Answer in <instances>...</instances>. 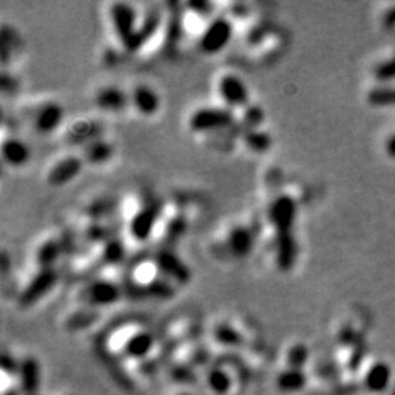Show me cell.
<instances>
[{
    "mask_svg": "<svg viewBox=\"0 0 395 395\" xmlns=\"http://www.w3.org/2000/svg\"><path fill=\"white\" fill-rule=\"evenodd\" d=\"M262 230V215L257 218L240 217L226 222L215 233L213 245L222 257H229L232 261L246 260L260 246Z\"/></svg>",
    "mask_w": 395,
    "mask_h": 395,
    "instance_id": "1",
    "label": "cell"
},
{
    "mask_svg": "<svg viewBox=\"0 0 395 395\" xmlns=\"http://www.w3.org/2000/svg\"><path fill=\"white\" fill-rule=\"evenodd\" d=\"M163 202L149 192H136L120 205L126 236L133 243L142 245L154 240Z\"/></svg>",
    "mask_w": 395,
    "mask_h": 395,
    "instance_id": "2",
    "label": "cell"
},
{
    "mask_svg": "<svg viewBox=\"0 0 395 395\" xmlns=\"http://www.w3.org/2000/svg\"><path fill=\"white\" fill-rule=\"evenodd\" d=\"M187 129L201 138H211L220 141L221 138L239 140L240 128L237 123L236 112L218 105H199L189 112L186 117Z\"/></svg>",
    "mask_w": 395,
    "mask_h": 395,
    "instance_id": "3",
    "label": "cell"
},
{
    "mask_svg": "<svg viewBox=\"0 0 395 395\" xmlns=\"http://www.w3.org/2000/svg\"><path fill=\"white\" fill-rule=\"evenodd\" d=\"M183 199H170L163 202L159 225L156 234H154L156 246L176 248L179 240L191 227L194 220V203L192 201Z\"/></svg>",
    "mask_w": 395,
    "mask_h": 395,
    "instance_id": "4",
    "label": "cell"
},
{
    "mask_svg": "<svg viewBox=\"0 0 395 395\" xmlns=\"http://www.w3.org/2000/svg\"><path fill=\"white\" fill-rule=\"evenodd\" d=\"M128 279L132 287L141 295L159 299H170L176 295L178 284L167 277V274L152 256L140 257L130 267Z\"/></svg>",
    "mask_w": 395,
    "mask_h": 395,
    "instance_id": "5",
    "label": "cell"
},
{
    "mask_svg": "<svg viewBox=\"0 0 395 395\" xmlns=\"http://www.w3.org/2000/svg\"><path fill=\"white\" fill-rule=\"evenodd\" d=\"M21 117L31 130L40 136H48L62 130L65 122V107L55 98H36L22 102Z\"/></svg>",
    "mask_w": 395,
    "mask_h": 395,
    "instance_id": "6",
    "label": "cell"
},
{
    "mask_svg": "<svg viewBox=\"0 0 395 395\" xmlns=\"http://www.w3.org/2000/svg\"><path fill=\"white\" fill-rule=\"evenodd\" d=\"M123 295L122 283L107 272H100L97 277L88 280L78 290V302L83 306L97 309L109 306L120 300Z\"/></svg>",
    "mask_w": 395,
    "mask_h": 395,
    "instance_id": "7",
    "label": "cell"
},
{
    "mask_svg": "<svg viewBox=\"0 0 395 395\" xmlns=\"http://www.w3.org/2000/svg\"><path fill=\"white\" fill-rule=\"evenodd\" d=\"M214 90L222 106L239 112L252 101L250 88L243 76L232 69L221 71L214 79Z\"/></svg>",
    "mask_w": 395,
    "mask_h": 395,
    "instance_id": "8",
    "label": "cell"
},
{
    "mask_svg": "<svg viewBox=\"0 0 395 395\" xmlns=\"http://www.w3.org/2000/svg\"><path fill=\"white\" fill-rule=\"evenodd\" d=\"M236 27L237 24L226 11L218 12L196 41L198 48L203 55L208 56L221 53V51L226 50L233 41Z\"/></svg>",
    "mask_w": 395,
    "mask_h": 395,
    "instance_id": "9",
    "label": "cell"
},
{
    "mask_svg": "<svg viewBox=\"0 0 395 395\" xmlns=\"http://www.w3.org/2000/svg\"><path fill=\"white\" fill-rule=\"evenodd\" d=\"M85 166L81 152L66 151L51 159L44 168V180L50 186H65L74 182Z\"/></svg>",
    "mask_w": 395,
    "mask_h": 395,
    "instance_id": "10",
    "label": "cell"
},
{
    "mask_svg": "<svg viewBox=\"0 0 395 395\" xmlns=\"http://www.w3.org/2000/svg\"><path fill=\"white\" fill-rule=\"evenodd\" d=\"M66 243L67 242L65 234H60L58 232L43 234L31 249V267L37 269L58 268V262L62 260L66 252Z\"/></svg>",
    "mask_w": 395,
    "mask_h": 395,
    "instance_id": "11",
    "label": "cell"
},
{
    "mask_svg": "<svg viewBox=\"0 0 395 395\" xmlns=\"http://www.w3.org/2000/svg\"><path fill=\"white\" fill-rule=\"evenodd\" d=\"M110 346H117L126 356L144 357L154 346V337L142 326L140 328L135 325H125L113 333Z\"/></svg>",
    "mask_w": 395,
    "mask_h": 395,
    "instance_id": "12",
    "label": "cell"
},
{
    "mask_svg": "<svg viewBox=\"0 0 395 395\" xmlns=\"http://www.w3.org/2000/svg\"><path fill=\"white\" fill-rule=\"evenodd\" d=\"M59 280V269L58 268H47V269H37L32 268L29 277L22 283L18 302L22 307H28L43 299L48 291L55 287Z\"/></svg>",
    "mask_w": 395,
    "mask_h": 395,
    "instance_id": "13",
    "label": "cell"
},
{
    "mask_svg": "<svg viewBox=\"0 0 395 395\" xmlns=\"http://www.w3.org/2000/svg\"><path fill=\"white\" fill-rule=\"evenodd\" d=\"M93 102L100 112L107 114L123 113L130 107L129 91L113 82H105L95 87Z\"/></svg>",
    "mask_w": 395,
    "mask_h": 395,
    "instance_id": "14",
    "label": "cell"
},
{
    "mask_svg": "<svg viewBox=\"0 0 395 395\" xmlns=\"http://www.w3.org/2000/svg\"><path fill=\"white\" fill-rule=\"evenodd\" d=\"M128 91L130 98V107L140 116L151 119L160 113L163 107V98L152 83L138 81L132 83V87Z\"/></svg>",
    "mask_w": 395,
    "mask_h": 395,
    "instance_id": "15",
    "label": "cell"
},
{
    "mask_svg": "<svg viewBox=\"0 0 395 395\" xmlns=\"http://www.w3.org/2000/svg\"><path fill=\"white\" fill-rule=\"evenodd\" d=\"M63 140L74 147H82L87 142L105 135V123L94 117H78L63 125Z\"/></svg>",
    "mask_w": 395,
    "mask_h": 395,
    "instance_id": "16",
    "label": "cell"
},
{
    "mask_svg": "<svg viewBox=\"0 0 395 395\" xmlns=\"http://www.w3.org/2000/svg\"><path fill=\"white\" fill-rule=\"evenodd\" d=\"M32 157L31 147L15 132H2V160L11 168L25 167Z\"/></svg>",
    "mask_w": 395,
    "mask_h": 395,
    "instance_id": "17",
    "label": "cell"
},
{
    "mask_svg": "<svg viewBox=\"0 0 395 395\" xmlns=\"http://www.w3.org/2000/svg\"><path fill=\"white\" fill-rule=\"evenodd\" d=\"M79 152L85 164L100 167L109 164L116 157V145L106 135H101L98 138L82 145Z\"/></svg>",
    "mask_w": 395,
    "mask_h": 395,
    "instance_id": "18",
    "label": "cell"
},
{
    "mask_svg": "<svg viewBox=\"0 0 395 395\" xmlns=\"http://www.w3.org/2000/svg\"><path fill=\"white\" fill-rule=\"evenodd\" d=\"M239 141L245 145V148L253 154H265L272 147V136L265 126L240 130Z\"/></svg>",
    "mask_w": 395,
    "mask_h": 395,
    "instance_id": "19",
    "label": "cell"
},
{
    "mask_svg": "<svg viewBox=\"0 0 395 395\" xmlns=\"http://www.w3.org/2000/svg\"><path fill=\"white\" fill-rule=\"evenodd\" d=\"M391 381V369L385 363L373 365L366 375V388L372 392H384Z\"/></svg>",
    "mask_w": 395,
    "mask_h": 395,
    "instance_id": "20",
    "label": "cell"
},
{
    "mask_svg": "<svg viewBox=\"0 0 395 395\" xmlns=\"http://www.w3.org/2000/svg\"><path fill=\"white\" fill-rule=\"evenodd\" d=\"M306 384V376L300 369H287L277 377V387L284 392L300 391Z\"/></svg>",
    "mask_w": 395,
    "mask_h": 395,
    "instance_id": "21",
    "label": "cell"
},
{
    "mask_svg": "<svg viewBox=\"0 0 395 395\" xmlns=\"http://www.w3.org/2000/svg\"><path fill=\"white\" fill-rule=\"evenodd\" d=\"M214 337L220 344L225 346H240L243 342L242 333H240L234 325L227 322H221L215 326Z\"/></svg>",
    "mask_w": 395,
    "mask_h": 395,
    "instance_id": "22",
    "label": "cell"
},
{
    "mask_svg": "<svg viewBox=\"0 0 395 395\" xmlns=\"http://www.w3.org/2000/svg\"><path fill=\"white\" fill-rule=\"evenodd\" d=\"M20 376L22 389L27 394L36 392L39 388V366L34 360H27V362L20 368Z\"/></svg>",
    "mask_w": 395,
    "mask_h": 395,
    "instance_id": "23",
    "label": "cell"
},
{
    "mask_svg": "<svg viewBox=\"0 0 395 395\" xmlns=\"http://www.w3.org/2000/svg\"><path fill=\"white\" fill-rule=\"evenodd\" d=\"M81 306L82 307L79 309V311H76L74 314H69V315H67V318H66L65 325L69 330L83 328V326L93 323L97 319V311H95V309L88 307V306H83V304H81Z\"/></svg>",
    "mask_w": 395,
    "mask_h": 395,
    "instance_id": "24",
    "label": "cell"
},
{
    "mask_svg": "<svg viewBox=\"0 0 395 395\" xmlns=\"http://www.w3.org/2000/svg\"><path fill=\"white\" fill-rule=\"evenodd\" d=\"M208 384L217 394H227L232 388V377L222 369H213L208 373Z\"/></svg>",
    "mask_w": 395,
    "mask_h": 395,
    "instance_id": "25",
    "label": "cell"
},
{
    "mask_svg": "<svg viewBox=\"0 0 395 395\" xmlns=\"http://www.w3.org/2000/svg\"><path fill=\"white\" fill-rule=\"evenodd\" d=\"M369 102L373 106H391L395 105V88L381 87L369 93Z\"/></svg>",
    "mask_w": 395,
    "mask_h": 395,
    "instance_id": "26",
    "label": "cell"
},
{
    "mask_svg": "<svg viewBox=\"0 0 395 395\" xmlns=\"http://www.w3.org/2000/svg\"><path fill=\"white\" fill-rule=\"evenodd\" d=\"M309 357V352L303 344H296L291 347L287 353V362L291 369H300L303 365H306Z\"/></svg>",
    "mask_w": 395,
    "mask_h": 395,
    "instance_id": "27",
    "label": "cell"
},
{
    "mask_svg": "<svg viewBox=\"0 0 395 395\" xmlns=\"http://www.w3.org/2000/svg\"><path fill=\"white\" fill-rule=\"evenodd\" d=\"M375 76L381 81H388V79H394L395 78V58H392L391 60L382 62L381 65H377L375 67Z\"/></svg>",
    "mask_w": 395,
    "mask_h": 395,
    "instance_id": "28",
    "label": "cell"
},
{
    "mask_svg": "<svg viewBox=\"0 0 395 395\" xmlns=\"http://www.w3.org/2000/svg\"><path fill=\"white\" fill-rule=\"evenodd\" d=\"M387 152L389 154L391 157L395 159V135L391 136V138H389L388 142H387Z\"/></svg>",
    "mask_w": 395,
    "mask_h": 395,
    "instance_id": "29",
    "label": "cell"
},
{
    "mask_svg": "<svg viewBox=\"0 0 395 395\" xmlns=\"http://www.w3.org/2000/svg\"><path fill=\"white\" fill-rule=\"evenodd\" d=\"M4 395H16V392L15 391H9V392H5Z\"/></svg>",
    "mask_w": 395,
    "mask_h": 395,
    "instance_id": "30",
    "label": "cell"
}]
</instances>
